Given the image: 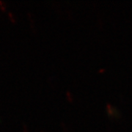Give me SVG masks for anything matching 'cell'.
Masks as SVG:
<instances>
[{
    "instance_id": "277c9868",
    "label": "cell",
    "mask_w": 132,
    "mask_h": 132,
    "mask_svg": "<svg viewBox=\"0 0 132 132\" xmlns=\"http://www.w3.org/2000/svg\"><path fill=\"white\" fill-rule=\"evenodd\" d=\"M22 132H29L28 127L25 123H23V125H22Z\"/></svg>"
},
{
    "instance_id": "3957f363",
    "label": "cell",
    "mask_w": 132,
    "mask_h": 132,
    "mask_svg": "<svg viewBox=\"0 0 132 132\" xmlns=\"http://www.w3.org/2000/svg\"><path fill=\"white\" fill-rule=\"evenodd\" d=\"M0 10L3 12H5L7 10V6H6V3L4 2L3 1L0 0Z\"/></svg>"
},
{
    "instance_id": "7a4b0ae2",
    "label": "cell",
    "mask_w": 132,
    "mask_h": 132,
    "mask_svg": "<svg viewBox=\"0 0 132 132\" xmlns=\"http://www.w3.org/2000/svg\"><path fill=\"white\" fill-rule=\"evenodd\" d=\"M7 16H8V19H9L10 21L13 24H15V23L17 22L16 18H15V15L13 13V12L8 11V12H7Z\"/></svg>"
},
{
    "instance_id": "6da1fadb",
    "label": "cell",
    "mask_w": 132,
    "mask_h": 132,
    "mask_svg": "<svg viewBox=\"0 0 132 132\" xmlns=\"http://www.w3.org/2000/svg\"><path fill=\"white\" fill-rule=\"evenodd\" d=\"M27 17H28L29 21V23H30V27L32 30H35V21L33 19L32 15V13L29 11L27 12Z\"/></svg>"
},
{
    "instance_id": "5b68a950",
    "label": "cell",
    "mask_w": 132,
    "mask_h": 132,
    "mask_svg": "<svg viewBox=\"0 0 132 132\" xmlns=\"http://www.w3.org/2000/svg\"><path fill=\"white\" fill-rule=\"evenodd\" d=\"M40 132H44V131H40Z\"/></svg>"
}]
</instances>
